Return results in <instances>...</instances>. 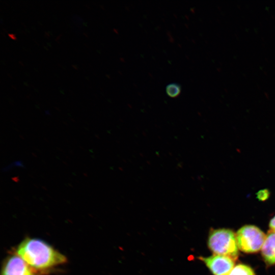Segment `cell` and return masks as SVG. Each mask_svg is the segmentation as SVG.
<instances>
[{
  "label": "cell",
  "instance_id": "obj_6",
  "mask_svg": "<svg viewBox=\"0 0 275 275\" xmlns=\"http://www.w3.org/2000/svg\"><path fill=\"white\" fill-rule=\"evenodd\" d=\"M261 256L267 267L275 265V232L269 231L261 248Z\"/></svg>",
  "mask_w": 275,
  "mask_h": 275
},
{
  "label": "cell",
  "instance_id": "obj_1",
  "mask_svg": "<svg viewBox=\"0 0 275 275\" xmlns=\"http://www.w3.org/2000/svg\"><path fill=\"white\" fill-rule=\"evenodd\" d=\"M38 275L49 273L68 261L67 257L42 239L26 237L13 252Z\"/></svg>",
  "mask_w": 275,
  "mask_h": 275
},
{
  "label": "cell",
  "instance_id": "obj_7",
  "mask_svg": "<svg viewBox=\"0 0 275 275\" xmlns=\"http://www.w3.org/2000/svg\"><path fill=\"white\" fill-rule=\"evenodd\" d=\"M229 275H256L253 268L245 264L239 263L235 265Z\"/></svg>",
  "mask_w": 275,
  "mask_h": 275
},
{
  "label": "cell",
  "instance_id": "obj_4",
  "mask_svg": "<svg viewBox=\"0 0 275 275\" xmlns=\"http://www.w3.org/2000/svg\"><path fill=\"white\" fill-rule=\"evenodd\" d=\"M198 259L213 275H229L235 266V261L225 256L213 254L207 257L199 256Z\"/></svg>",
  "mask_w": 275,
  "mask_h": 275
},
{
  "label": "cell",
  "instance_id": "obj_8",
  "mask_svg": "<svg viewBox=\"0 0 275 275\" xmlns=\"http://www.w3.org/2000/svg\"><path fill=\"white\" fill-rule=\"evenodd\" d=\"M166 91L169 96L172 98H176L180 95L181 91V87L177 83H171L166 86Z\"/></svg>",
  "mask_w": 275,
  "mask_h": 275
},
{
  "label": "cell",
  "instance_id": "obj_3",
  "mask_svg": "<svg viewBox=\"0 0 275 275\" xmlns=\"http://www.w3.org/2000/svg\"><path fill=\"white\" fill-rule=\"evenodd\" d=\"M266 235L259 227L245 225L236 233L239 250L245 254L258 253L263 246Z\"/></svg>",
  "mask_w": 275,
  "mask_h": 275
},
{
  "label": "cell",
  "instance_id": "obj_5",
  "mask_svg": "<svg viewBox=\"0 0 275 275\" xmlns=\"http://www.w3.org/2000/svg\"><path fill=\"white\" fill-rule=\"evenodd\" d=\"M1 275H36L26 262L12 253L3 261Z\"/></svg>",
  "mask_w": 275,
  "mask_h": 275
},
{
  "label": "cell",
  "instance_id": "obj_2",
  "mask_svg": "<svg viewBox=\"0 0 275 275\" xmlns=\"http://www.w3.org/2000/svg\"><path fill=\"white\" fill-rule=\"evenodd\" d=\"M207 246L214 255L230 257L235 261L239 257L236 233L228 228H211L209 231Z\"/></svg>",
  "mask_w": 275,
  "mask_h": 275
},
{
  "label": "cell",
  "instance_id": "obj_9",
  "mask_svg": "<svg viewBox=\"0 0 275 275\" xmlns=\"http://www.w3.org/2000/svg\"><path fill=\"white\" fill-rule=\"evenodd\" d=\"M270 231L275 232V215L271 218L269 223Z\"/></svg>",
  "mask_w": 275,
  "mask_h": 275
}]
</instances>
